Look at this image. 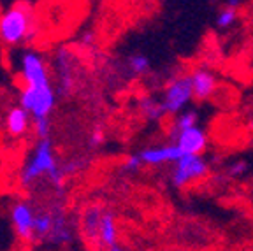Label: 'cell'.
<instances>
[{
  "label": "cell",
  "instance_id": "obj_1",
  "mask_svg": "<svg viewBox=\"0 0 253 251\" xmlns=\"http://www.w3.org/2000/svg\"><path fill=\"white\" fill-rule=\"evenodd\" d=\"M39 36L36 14L28 2H16L0 12V42L16 47L20 44H32Z\"/></svg>",
  "mask_w": 253,
  "mask_h": 251
},
{
  "label": "cell",
  "instance_id": "obj_2",
  "mask_svg": "<svg viewBox=\"0 0 253 251\" xmlns=\"http://www.w3.org/2000/svg\"><path fill=\"white\" fill-rule=\"evenodd\" d=\"M56 165H58V160H56L53 141L49 137L39 139L21 167L20 185L25 190L34 188L41 179L47 177V174L51 172Z\"/></svg>",
  "mask_w": 253,
  "mask_h": 251
},
{
  "label": "cell",
  "instance_id": "obj_3",
  "mask_svg": "<svg viewBox=\"0 0 253 251\" xmlns=\"http://www.w3.org/2000/svg\"><path fill=\"white\" fill-rule=\"evenodd\" d=\"M20 78L21 86L30 88H47L53 86L49 78V67L44 56L36 49H27L20 56Z\"/></svg>",
  "mask_w": 253,
  "mask_h": 251
},
{
  "label": "cell",
  "instance_id": "obj_4",
  "mask_svg": "<svg viewBox=\"0 0 253 251\" xmlns=\"http://www.w3.org/2000/svg\"><path fill=\"white\" fill-rule=\"evenodd\" d=\"M210 165L199 153H185L178 162H174V169L170 174V181L176 188H185L208 176Z\"/></svg>",
  "mask_w": 253,
  "mask_h": 251
},
{
  "label": "cell",
  "instance_id": "obj_5",
  "mask_svg": "<svg viewBox=\"0 0 253 251\" xmlns=\"http://www.w3.org/2000/svg\"><path fill=\"white\" fill-rule=\"evenodd\" d=\"M194 86H192V78L190 76H179L172 81L167 83L166 90L162 95V102L166 107V113L170 116H176L181 111L186 109L192 100H194Z\"/></svg>",
  "mask_w": 253,
  "mask_h": 251
},
{
  "label": "cell",
  "instance_id": "obj_6",
  "mask_svg": "<svg viewBox=\"0 0 253 251\" xmlns=\"http://www.w3.org/2000/svg\"><path fill=\"white\" fill-rule=\"evenodd\" d=\"M36 212L28 200H18L11 208V223L14 236L23 244L36 243Z\"/></svg>",
  "mask_w": 253,
  "mask_h": 251
},
{
  "label": "cell",
  "instance_id": "obj_7",
  "mask_svg": "<svg viewBox=\"0 0 253 251\" xmlns=\"http://www.w3.org/2000/svg\"><path fill=\"white\" fill-rule=\"evenodd\" d=\"M55 69L58 74V93L69 95L76 84V69L72 62V55L69 49H58L55 55Z\"/></svg>",
  "mask_w": 253,
  "mask_h": 251
},
{
  "label": "cell",
  "instance_id": "obj_8",
  "mask_svg": "<svg viewBox=\"0 0 253 251\" xmlns=\"http://www.w3.org/2000/svg\"><path fill=\"white\" fill-rule=\"evenodd\" d=\"M183 149L176 142H169L164 146H151L139 151L142 164L144 165H164V164H174L183 157Z\"/></svg>",
  "mask_w": 253,
  "mask_h": 251
},
{
  "label": "cell",
  "instance_id": "obj_9",
  "mask_svg": "<svg viewBox=\"0 0 253 251\" xmlns=\"http://www.w3.org/2000/svg\"><path fill=\"white\" fill-rule=\"evenodd\" d=\"M172 142H176L183 149V153L202 155L206 151V146H208V135H206L202 126L195 125L176 133L172 137Z\"/></svg>",
  "mask_w": 253,
  "mask_h": 251
},
{
  "label": "cell",
  "instance_id": "obj_10",
  "mask_svg": "<svg viewBox=\"0 0 253 251\" xmlns=\"http://www.w3.org/2000/svg\"><path fill=\"white\" fill-rule=\"evenodd\" d=\"M97 248H99V250H111V251L123 250V246L120 244L118 223H116L115 214L111 211H104V214H102L100 228H99V239H97Z\"/></svg>",
  "mask_w": 253,
  "mask_h": 251
},
{
  "label": "cell",
  "instance_id": "obj_11",
  "mask_svg": "<svg viewBox=\"0 0 253 251\" xmlns=\"http://www.w3.org/2000/svg\"><path fill=\"white\" fill-rule=\"evenodd\" d=\"M106 209L99 204L88 206L86 209L81 214V234H83L84 241L88 244H91L93 248H97V239H99V228H100V220H102V214Z\"/></svg>",
  "mask_w": 253,
  "mask_h": 251
},
{
  "label": "cell",
  "instance_id": "obj_12",
  "mask_svg": "<svg viewBox=\"0 0 253 251\" xmlns=\"http://www.w3.org/2000/svg\"><path fill=\"white\" fill-rule=\"evenodd\" d=\"M5 132L11 137H23L25 133L30 132L32 128V114L23 106H14L5 114Z\"/></svg>",
  "mask_w": 253,
  "mask_h": 251
},
{
  "label": "cell",
  "instance_id": "obj_13",
  "mask_svg": "<svg viewBox=\"0 0 253 251\" xmlns=\"http://www.w3.org/2000/svg\"><path fill=\"white\" fill-rule=\"evenodd\" d=\"M192 78V86H194V97L197 100H208L216 91V78L208 69H197L190 74Z\"/></svg>",
  "mask_w": 253,
  "mask_h": 251
},
{
  "label": "cell",
  "instance_id": "obj_14",
  "mask_svg": "<svg viewBox=\"0 0 253 251\" xmlns=\"http://www.w3.org/2000/svg\"><path fill=\"white\" fill-rule=\"evenodd\" d=\"M53 209H55V223H53V230L46 243H51L55 246H67L72 241V228L69 223V218L62 208Z\"/></svg>",
  "mask_w": 253,
  "mask_h": 251
},
{
  "label": "cell",
  "instance_id": "obj_15",
  "mask_svg": "<svg viewBox=\"0 0 253 251\" xmlns=\"http://www.w3.org/2000/svg\"><path fill=\"white\" fill-rule=\"evenodd\" d=\"M139 113L148 122H160L166 116V107H164L162 98L158 100L155 97H142L139 98Z\"/></svg>",
  "mask_w": 253,
  "mask_h": 251
},
{
  "label": "cell",
  "instance_id": "obj_16",
  "mask_svg": "<svg viewBox=\"0 0 253 251\" xmlns=\"http://www.w3.org/2000/svg\"><path fill=\"white\" fill-rule=\"evenodd\" d=\"M55 223V209H39L36 212V243H46Z\"/></svg>",
  "mask_w": 253,
  "mask_h": 251
},
{
  "label": "cell",
  "instance_id": "obj_17",
  "mask_svg": "<svg viewBox=\"0 0 253 251\" xmlns=\"http://www.w3.org/2000/svg\"><path fill=\"white\" fill-rule=\"evenodd\" d=\"M195 125H199V114L190 109L181 111L179 114H176V120H174V123H172L169 137L172 139L178 132H181V130H185V128H190V126H195Z\"/></svg>",
  "mask_w": 253,
  "mask_h": 251
},
{
  "label": "cell",
  "instance_id": "obj_18",
  "mask_svg": "<svg viewBox=\"0 0 253 251\" xmlns=\"http://www.w3.org/2000/svg\"><path fill=\"white\" fill-rule=\"evenodd\" d=\"M126 67H128V71H130L134 76H144L146 72H150L151 63L146 55H142V53H134V55H130L128 58H126Z\"/></svg>",
  "mask_w": 253,
  "mask_h": 251
},
{
  "label": "cell",
  "instance_id": "obj_19",
  "mask_svg": "<svg viewBox=\"0 0 253 251\" xmlns=\"http://www.w3.org/2000/svg\"><path fill=\"white\" fill-rule=\"evenodd\" d=\"M237 21V9L234 5H223L216 14V27L220 30H229Z\"/></svg>",
  "mask_w": 253,
  "mask_h": 251
},
{
  "label": "cell",
  "instance_id": "obj_20",
  "mask_svg": "<svg viewBox=\"0 0 253 251\" xmlns=\"http://www.w3.org/2000/svg\"><path fill=\"white\" fill-rule=\"evenodd\" d=\"M32 130H34L37 139L49 137V132H51V120L49 118H34L32 120Z\"/></svg>",
  "mask_w": 253,
  "mask_h": 251
},
{
  "label": "cell",
  "instance_id": "obj_21",
  "mask_svg": "<svg viewBox=\"0 0 253 251\" xmlns=\"http://www.w3.org/2000/svg\"><path fill=\"white\" fill-rule=\"evenodd\" d=\"M142 160H141V157H139V153H135V155H128V157L125 158V162H123V165H122V170L123 172H126V174H134V172H137L139 169L142 167Z\"/></svg>",
  "mask_w": 253,
  "mask_h": 251
},
{
  "label": "cell",
  "instance_id": "obj_22",
  "mask_svg": "<svg viewBox=\"0 0 253 251\" xmlns=\"http://www.w3.org/2000/svg\"><path fill=\"white\" fill-rule=\"evenodd\" d=\"M248 169H250L248 162L237 160V162H234V164L229 165V169H227V176L229 177H241L248 172Z\"/></svg>",
  "mask_w": 253,
  "mask_h": 251
},
{
  "label": "cell",
  "instance_id": "obj_23",
  "mask_svg": "<svg viewBox=\"0 0 253 251\" xmlns=\"http://www.w3.org/2000/svg\"><path fill=\"white\" fill-rule=\"evenodd\" d=\"M104 142H106V132H104L102 126H95L88 135V146L90 148H100Z\"/></svg>",
  "mask_w": 253,
  "mask_h": 251
},
{
  "label": "cell",
  "instance_id": "obj_24",
  "mask_svg": "<svg viewBox=\"0 0 253 251\" xmlns=\"http://www.w3.org/2000/svg\"><path fill=\"white\" fill-rule=\"evenodd\" d=\"M225 4H227V5H234V7H237V5H239V0H227Z\"/></svg>",
  "mask_w": 253,
  "mask_h": 251
},
{
  "label": "cell",
  "instance_id": "obj_25",
  "mask_svg": "<svg viewBox=\"0 0 253 251\" xmlns=\"http://www.w3.org/2000/svg\"><path fill=\"white\" fill-rule=\"evenodd\" d=\"M250 130L253 132V116H252V120H250Z\"/></svg>",
  "mask_w": 253,
  "mask_h": 251
}]
</instances>
